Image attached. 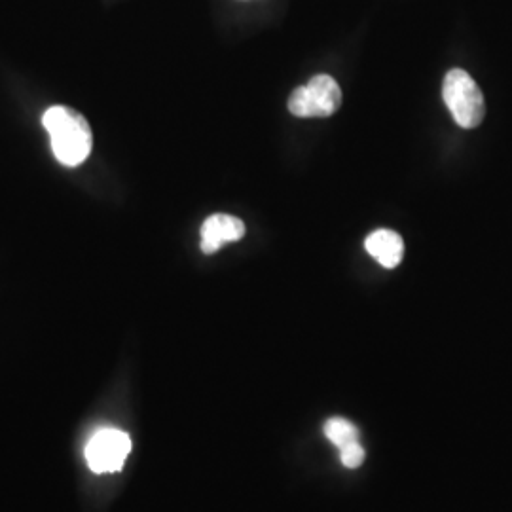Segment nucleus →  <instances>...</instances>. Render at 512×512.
<instances>
[{"mask_svg": "<svg viewBox=\"0 0 512 512\" xmlns=\"http://www.w3.org/2000/svg\"><path fill=\"white\" fill-rule=\"evenodd\" d=\"M245 236V224L230 215H213L203 222L202 251L205 255L217 253L224 243L239 241Z\"/></svg>", "mask_w": 512, "mask_h": 512, "instance_id": "39448f33", "label": "nucleus"}, {"mask_svg": "<svg viewBox=\"0 0 512 512\" xmlns=\"http://www.w3.org/2000/svg\"><path fill=\"white\" fill-rule=\"evenodd\" d=\"M325 435L338 448H344L351 442H357V429L346 420H330L325 425Z\"/></svg>", "mask_w": 512, "mask_h": 512, "instance_id": "0eeeda50", "label": "nucleus"}, {"mask_svg": "<svg viewBox=\"0 0 512 512\" xmlns=\"http://www.w3.org/2000/svg\"><path fill=\"white\" fill-rule=\"evenodd\" d=\"M340 105L342 90L329 74L313 76L289 97V110L298 118H327L340 109Z\"/></svg>", "mask_w": 512, "mask_h": 512, "instance_id": "7ed1b4c3", "label": "nucleus"}, {"mask_svg": "<svg viewBox=\"0 0 512 512\" xmlns=\"http://www.w3.org/2000/svg\"><path fill=\"white\" fill-rule=\"evenodd\" d=\"M340 450H342V461H344V465L349 467V469H357L365 461V452H363L359 442H351V444L340 448Z\"/></svg>", "mask_w": 512, "mask_h": 512, "instance_id": "6e6552de", "label": "nucleus"}, {"mask_svg": "<svg viewBox=\"0 0 512 512\" xmlns=\"http://www.w3.org/2000/svg\"><path fill=\"white\" fill-rule=\"evenodd\" d=\"M131 452V440L124 431L101 429L86 446V459L93 473H116Z\"/></svg>", "mask_w": 512, "mask_h": 512, "instance_id": "20e7f679", "label": "nucleus"}, {"mask_svg": "<svg viewBox=\"0 0 512 512\" xmlns=\"http://www.w3.org/2000/svg\"><path fill=\"white\" fill-rule=\"evenodd\" d=\"M444 103L454 116L456 124L463 129H473L480 126L484 120L486 107L484 95L480 92L473 76L463 69H452L444 78L442 86Z\"/></svg>", "mask_w": 512, "mask_h": 512, "instance_id": "f03ea898", "label": "nucleus"}, {"mask_svg": "<svg viewBox=\"0 0 512 512\" xmlns=\"http://www.w3.org/2000/svg\"><path fill=\"white\" fill-rule=\"evenodd\" d=\"M42 124L52 139L55 158L67 167H76L92 154L93 135L86 118L71 107H52L42 116Z\"/></svg>", "mask_w": 512, "mask_h": 512, "instance_id": "f257e3e1", "label": "nucleus"}, {"mask_svg": "<svg viewBox=\"0 0 512 512\" xmlns=\"http://www.w3.org/2000/svg\"><path fill=\"white\" fill-rule=\"evenodd\" d=\"M365 249L384 268H397L403 260L404 241L393 230H376L366 238Z\"/></svg>", "mask_w": 512, "mask_h": 512, "instance_id": "423d86ee", "label": "nucleus"}]
</instances>
